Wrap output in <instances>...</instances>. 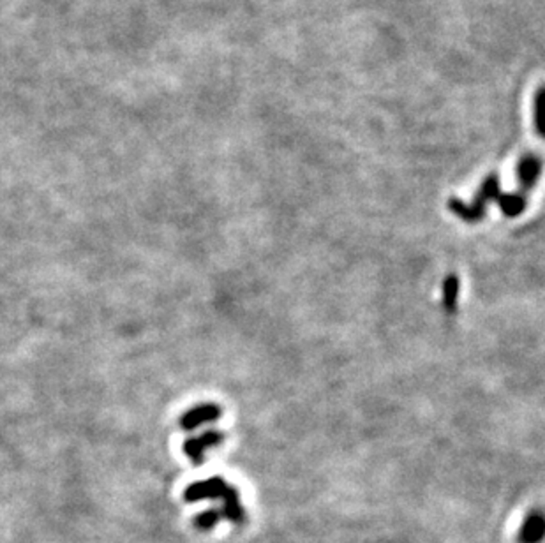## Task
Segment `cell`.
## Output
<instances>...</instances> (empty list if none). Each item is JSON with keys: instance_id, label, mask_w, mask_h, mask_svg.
<instances>
[{"instance_id": "cell-10", "label": "cell", "mask_w": 545, "mask_h": 543, "mask_svg": "<svg viewBox=\"0 0 545 543\" xmlns=\"http://www.w3.org/2000/svg\"><path fill=\"white\" fill-rule=\"evenodd\" d=\"M498 203L507 217H517L526 209V199L521 194H499Z\"/></svg>"}, {"instance_id": "cell-6", "label": "cell", "mask_w": 545, "mask_h": 543, "mask_svg": "<svg viewBox=\"0 0 545 543\" xmlns=\"http://www.w3.org/2000/svg\"><path fill=\"white\" fill-rule=\"evenodd\" d=\"M222 519H228L229 522L242 524L246 519V513H244L242 505H240V496L239 490L235 487L228 485L224 496H222Z\"/></svg>"}, {"instance_id": "cell-1", "label": "cell", "mask_w": 545, "mask_h": 543, "mask_svg": "<svg viewBox=\"0 0 545 543\" xmlns=\"http://www.w3.org/2000/svg\"><path fill=\"white\" fill-rule=\"evenodd\" d=\"M224 441V434L210 428V431L203 432L198 438H189L184 441V453L189 457L192 464H202L205 460V452L210 448H216Z\"/></svg>"}, {"instance_id": "cell-9", "label": "cell", "mask_w": 545, "mask_h": 543, "mask_svg": "<svg viewBox=\"0 0 545 543\" xmlns=\"http://www.w3.org/2000/svg\"><path fill=\"white\" fill-rule=\"evenodd\" d=\"M499 196V180L496 175H489L487 179L484 180V184H482L480 191H478V194L474 196L473 203L474 205L482 206V209H485L487 206L489 201H492V199H498Z\"/></svg>"}, {"instance_id": "cell-4", "label": "cell", "mask_w": 545, "mask_h": 543, "mask_svg": "<svg viewBox=\"0 0 545 543\" xmlns=\"http://www.w3.org/2000/svg\"><path fill=\"white\" fill-rule=\"evenodd\" d=\"M540 172H542V161L536 155H526L521 159L517 166V179L519 184L524 191L533 189V186L539 180Z\"/></svg>"}, {"instance_id": "cell-8", "label": "cell", "mask_w": 545, "mask_h": 543, "mask_svg": "<svg viewBox=\"0 0 545 543\" xmlns=\"http://www.w3.org/2000/svg\"><path fill=\"white\" fill-rule=\"evenodd\" d=\"M459 277L455 273L445 277L443 280V307L447 312H454L457 309V298H459Z\"/></svg>"}, {"instance_id": "cell-11", "label": "cell", "mask_w": 545, "mask_h": 543, "mask_svg": "<svg viewBox=\"0 0 545 543\" xmlns=\"http://www.w3.org/2000/svg\"><path fill=\"white\" fill-rule=\"evenodd\" d=\"M222 513L219 508H210L202 512L199 515H196L194 519V526L198 527L199 531H210L217 522H221Z\"/></svg>"}, {"instance_id": "cell-5", "label": "cell", "mask_w": 545, "mask_h": 543, "mask_svg": "<svg viewBox=\"0 0 545 543\" xmlns=\"http://www.w3.org/2000/svg\"><path fill=\"white\" fill-rule=\"evenodd\" d=\"M545 534V520L540 512L529 513L519 533V543H540Z\"/></svg>"}, {"instance_id": "cell-2", "label": "cell", "mask_w": 545, "mask_h": 543, "mask_svg": "<svg viewBox=\"0 0 545 543\" xmlns=\"http://www.w3.org/2000/svg\"><path fill=\"white\" fill-rule=\"evenodd\" d=\"M226 489H228V483L219 476H214V478L191 483L184 490V500L187 503H198V501L205 500H222Z\"/></svg>"}, {"instance_id": "cell-7", "label": "cell", "mask_w": 545, "mask_h": 543, "mask_svg": "<svg viewBox=\"0 0 545 543\" xmlns=\"http://www.w3.org/2000/svg\"><path fill=\"white\" fill-rule=\"evenodd\" d=\"M448 206H450V210L455 213V216L461 217V219L466 221V223H480L485 216V209L474 205L473 201L464 203L457 198H452L450 201H448Z\"/></svg>"}, {"instance_id": "cell-12", "label": "cell", "mask_w": 545, "mask_h": 543, "mask_svg": "<svg viewBox=\"0 0 545 543\" xmlns=\"http://www.w3.org/2000/svg\"><path fill=\"white\" fill-rule=\"evenodd\" d=\"M542 110H544V88H539V92H536V99H535V124H536V131H539L540 136H544Z\"/></svg>"}, {"instance_id": "cell-3", "label": "cell", "mask_w": 545, "mask_h": 543, "mask_svg": "<svg viewBox=\"0 0 545 543\" xmlns=\"http://www.w3.org/2000/svg\"><path fill=\"white\" fill-rule=\"evenodd\" d=\"M221 408L217 404H199L196 408L187 409V411L182 415L180 418V427L184 431L191 432L194 428H198L203 423H210L216 422V420L221 418Z\"/></svg>"}]
</instances>
